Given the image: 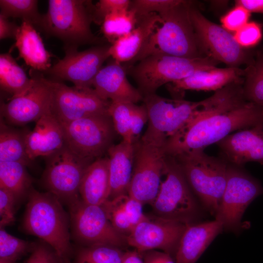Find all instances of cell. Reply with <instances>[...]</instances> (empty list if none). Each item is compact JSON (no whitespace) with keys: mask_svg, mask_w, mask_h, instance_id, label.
I'll list each match as a JSON object with an SVG mask.
<instances>
[{"mask_svg":"<svg viewBox=\"0 0 263 263\" xmlns=\"http://www.w3.org/2000/svg\"><path fill=\"white\" fill-rule=\"evenodd\" d=\"M35 244L17 238L0 228V259L17 262L28 252H31Z\"/></svg>","mask_w":263,"mask_h":263,"instance_id":"36","label":"cell"},{"mask_svg":"<svg viewBox=\"0 0 263 263\" xmlns=\"http://www.w3.org/2000/svg\"><path fill=\"white\" fill-rule=\"evenodd\" d=\"M34 78H28L23 69L17 63L10 53L0 55V89L11 97L19 96L33 85Z\"/></svg>","mask_w":263,"mask_h":263,"instance_id":"30","label":"cell"},{"mask_svg":"<svg viewBox=\"0 0 263 263\" xmlns=\"http://www.w3.org/2000/svg\"><path fill=\"white\" fill-rule=\"evenodd\" d=\"M71 237L83 246L128 245L127 236L116 230L101 206L89 205L78 196L67 203Z\"/></svg>","mask_w":263,"mask_h":263,"instance_id":"9","label":"cell"},{"mask_svg":"<svg viewBox=\"0 0 263 263\" xmlns=\"http://www.w3.org/2000/svg\"><path fill=\"white\" fill-rule=\"evenodd\" d=\"M135 143L122 140L112 145L107 151L109 160L110 192L109 200L128 195L135 156Z\"/></svg>","mask_w":263,"mask_h":263,"instance_id":"25","label":"cell"},{"mask_svg":"<svg viewBox=\"0 0 263 263\" xmlns=\"http://www.w3.org/2000/svg\"><path fill=\"white\" fill-rule=\"evenodd\" d=\"M33 179L26 166L18 162H0V188L13 193L19 200L28 193Z\"/></svg>","mask_w":263,"mask_h":263,"instance_id":"31","label":"cell"},{"mask_svg":"<svg viewBox=\"0 0 263 263\" xmlns=\"http://www.w3.org/2000/svg\"><path fill=\"white\" fill-rule=\"evenodd\" d=\"M138 62L127 68L143 96L196 72L214 69L219 63L207 56L188 58L163 54H151Z\"/></svg>","mask_w":263,"mask_h":263,"instance_id":"5","label":"cell"},{"mask_svg":"<svg viewBox=\"0 0 263 263\" xmlns=\"http://www.w3.org/2000/svg\"><path fill=\"white\" fill-rule=\"evenodd\" d=\"M174 158L189 186L203 206L216 215L225 188L228 163L197 150Z\"/></svg>","mask_w":263,"mask_h":263,"instance_id":"7","label":"cell"},{"mask_svg":"<svg viewBox=\"0 0 263 263\" xmlns=\"http://www.w3.org/2000/svg\"><path fill=\"white\" fill-rule=\"evenodd\" d=\"M27 132L10 127L0 118V162H18L26 166L31 164L25 144Z\"/></svg>","mask_w":263,"mask_h":263,"instance_id":"29","label":"cell"},{"mask_svg":"<svg viewBox=\"0 0 263 263\" xmlns=\"http://www.w3.org/2000/svg\"><path fill=\"white\" fill-rule=\"evenodd\" d=\"M114 129L122 140L135 144L147 121L148 115L144 104L111 101L108 109Z\"/></svg>","mask_w":263,"mask_h":263,"instance_id":"26","label":"cell"},{"mask_svg":"<svg viewBox=\"0 0 263 263\" xmlns=\"http://www.w3.org/2000/svg\"><path fill=\"white\" fill-rule=\"evenodd\" d=\"M17 263L16 262H15L13 261L0 259V263Z\"/></svg>","mask_w":263,"mask_h":263,"instance_id":"49","label":"cell"},{"mask_svg":"<svg viewBox=\"0 0 263 263\" xmlns=\"http://www.w3.org/2000/svg\"><path fill=\"white\" fill-rule=\"evenodd\" d=\"M123 205L125 210L133 226L145 220L148 216L143 212V204L138 200L128 195L123 196Z\"/></svg>","mask_w":263,"mask_h":263,"instance_id":"44","label":"cell"},{"mask_svg":"<svg viewBox=\"0 0 263 263\" xmlns=\"http://www.w3.org/2000/svg\"><path fill=\"white\" fill-rule=\"evenodd\" d=\"M244 73V69L239 67H216L196 72L166 86L173 98L183 99L187 90L217 91L233 83L243 82Z\"/></svg>","mask_w":263,"mask_h":263,"instance_id":"21","label":"cell"},{"mask_svg":"<svg viewBox=\"0 0 263 263\" xmlns=\"http://www.w3.org/2000/svg\"><path fill=\"white\" fill-rule=\"evenodd\" d=\"M61 125L65 145L81 157H102L113 145L116 132L109 114L85 117Z\"/></svg>","mask_w":263,"mask_h":263,"instance_id":"12","label":"cell"},{"mask_svg":"<svg viewBox=\"0 0 263 263\" xmlns=\"http://www.w3.org/2000/svg\"><path fill=\"white\" fill-rule=\"evenodd\" d=\"M223 228L222 223L216 219L197 224H188L175 253V263H195Z\"/></svg>","mask_w":263,"mask_h":263,"instance_id":"23","label":"cell"},{"mask_svg":"<svg viewBox=\"0 0 263 263\" xmlns=\"http://www.w3.org/2000/svg\"><path fill=\"white\" fill-rule=\"evenodd\" d=\"M124 252L106 244L82 246L75 253L73 263H122Z\"/></svg>","mask_w":263,"mask_h":263,"instance_id":"35","label":"cell"},{"mask_svg":"<svg viewBox=\"0 0 263 263\" xmlns=\"http://www.w3.org/2000/svg\"><path fill=\"white\" fill-rule=\"evenodd\" d=\"M166 142L144 135L135 143L132 175L128 194L143 205L156 197L164 173Z\"/></svg>","mask_w":263,"mask_h":263,"instance_id":"8","label":"cell"},{"mask_svg":"<svg viewBox=\"0 0 263 263\" xmlns=\"http://www.w3.org/2000/svg\"><path fill=\"white\" fill-rule=\"evenodd\" d=\"M181 0H134L131 2L130 9L139 18L151 13L158 14L178 4Z\"/></svg>","mask_w":263,"mask_h":263,"instance_id":"38","label":"cell"},{"mask_svg":"<svg viewBox=\"0 0 263 263\" xmlns=\"http://www.w3.org/2000/svg\"><path fill=\"white\" fill-rule=\"evenodd\" d=\"M50 113L61 124L90 116L109 114L111 101L102 99L93 87L68 86L49 80Z\"/></svg>","mask_w":263,"mask_h":263,"instance_id":"13","label":"cell"},{"mask_svg":"<svg viewBox=\"0 0 263 263\" xmlns=\"http://www.w3.org/2000/svg\"><path fill=\"white\" fill-rule=\"evenodd\" d=\"M263 126V106L246 101L244 94L191 121L167 141L168 156L178 155L217 144L240 130Z\"/></svg>","mask_w":263,"mask_h":263,"instance_id":"1","label":"cell"},{"mask_svg":"<svg viewBox=\"0 0 263 263\" xmlns=\"http://www.w3.org/2000/svg\"><path fill=\"white\" fill-rule=\"evenodd\" d=\"M26 263H65L49 245L35 244Z\"/></svg>","mask_w":263,"mask_h":263,"instance_id":"43","label":"cell"},{"mask_svg":"<svg viewBox=\"0 0 263 263\" xmlns=\"http://www.w3.org/2000/svg\"><path fill=\"white\" fill-rule=\"evenodd\" d=\"M244 71L243 88L245 99L263 106V54L259 53Z\"/></svg>","mask_w":263,"mask_h":263,"instance_id":"32","label":"cell"},{"mask_svg":"<svg viewBox=\"0 0 263 263\" xmlns=\"http://www.w3.org/2000/svg\"><path fill=\"white\" fill-rule=\"evenodd\" d=\"M19 26L0 15V39L16 38Z\"/></svg>","mask_w":263,"mask_h":263,"instance_id":"46","label":"cell"},{"mask_svg":"<svg viewBox=\"0 0 263 263\" xmlns=\"http://www.w3.org/2000/svg\"><path fill=\"white\" fill-rule=\"evenodd\" d=\"M92 87L103 99L136 103L143 96L129 82L126 68L114 60L102 67L94 77Z\"/></svg>","mask_w":263,"mask_h":263,"instance_id":"20","label":"cell"},{"mask_svg":"<svg viewBox=\"0 0 263 263\" xmlns=\"http://www.w3.org/2000/svg\"><path fill=\"white\" fill-rule=\"evenodd\" d=\"M250 16L247 10L236 5L221 18L222 26L229 32L235 33L248 22Z\"/></svg>","mask_w":263,"mask_h":263,"instance_id":"41","label":"cell"},{"mask_svg":"<svg viewBox=\"0 0 263 263\" xmlns=\"http://www.w3.org/2000/svg\"><path fill=\"white\" fill-rule=\"evenodd\" d=\"M189 13L199 47L204 56L230 67L248 66L253 61L251 54L238 44L233 35L207 19L194 2Z\"/></svg>","mask_w":263,"mask_h":263,"instance_id":"11","label":"cell"},{"mask_svg":"<svg viewBox=\"0 0 263 263\" xmlns=\"http://www.w3.org/2000/svg\"><path fill=\"white\" fill-rule=\"evenodd\" d=\"M140 254L145 263H176L171 255L165 252L151 250Z\"/></svg>","mask_w":263,"mask_h":263,"instance_id":"45","label":"cell"},{"mask_svg":"<svg viewBox=\"0 0 263 263\" xmlns=\"http://www.w3.org/2000/svg\"><path fill=\"white\" fill-rule=\"evenodd\" d=\"M138 18L131 9L110 14L104 19L101 30L106 38L112 44L118 38L132 30L136 25Z\"/></svg>","mask_w":263,"mask_h":263,"instance_id":"34","label":"cell"},{"mask_svg":"<svg viewBox=\"0 0 263 263\" xmlns=\"http://www.w3.org/2000/svg\"><path fill=\"white\" fill-rule=\"evenodd\" d=\"M27 153L31 161L39 156L46 157L65 145L62 125L50 113L36 122L31 131L25 136Z\"/></svg>","mask_w":263,"mask_h":263,"instance_id":"22","label":"cell"},{"mask_svg":"<svg viewBox=\"0 0 263 263\" xmlns=\"http://www.w3.org/2000/svg\"><path fill=\"white\" fill-rule=\"evenodd\" d=\"M48 10L43 15L40 30L49 36L57 38L65 45L101 44L91 29L93 22L91 1L49 0Z\"/></svg>","mask_w":263,"mask_h":263,"instance_id":"6","label":"cell"},{"mask_svg":"<svg viewBox=\"0 0 263 263\" xmlns=\"http://www.w3.org/2000/svg\"><path fill=\"white\" fill-rule=\"evenodd\" d=\"M217 145L223 159L241 166L255 162L263 164V126H257L238 131L227 136Z\"/></svg>","mask_w":263,"mask_h":263,"instance_id":"19","label":"cell"},{"mask_svg":"<svg viewBox=\"0 0 263 263\" xmlns=\"http://www.w3.org/2000/svg\"><path fill=\"white\" fill-rule=\"evenodd\" d=\"M225 88L199 102L169 99L155 94L143 96L148 115V126L144 135L167 142L187 124L221 106L228 97Z\"/></svg>","mask_w":263,"mask_h":263,"instance_id":"3","label":"cell"},{"mask_svg":"<svg viewBox=\"0 0 263 263\" xmlns=\"http://www.w3.org/2000/svg\"><path fill=\"white\" fill-rule=\"evenodd\" d=\"M162 23V19L157 13L138 18L136 25L132 30L111 44V56L119 63H129L136 57Z\"/></svg>","mask_w":263,"mask_h":263,"instance_id":"24","label":"cell"},{"mask_svg":"<svg viewBox=\"0 0 263 263\" xmlns=\"http://www.w3.org/2000/svg\"><path fill=\"white\" fill-rule=\"evenodd\" d=\"M157 195L150 204L157 216L190 223L198 214V206L176 159L168 156Z\"/></svg>","mask_w":263,"mask_h":263,"instance_id":"10","label":"cell"},{"mask_svg":"<svg viewBox=\"0 0 263 263\" xmlns=\"http://www.w3.org/2000/svg\"><path fill=\"white\" fill-rule=\"evenodd\" d=\"M110 192L108 158L100 157L86 169L80 184L79 195L87 204L101 206L109 200Z\"/></svg>","mask_w":263,"mask_h":263,"instance_id":"28","label":"cell"},{"mask_svg":"<svg viewBox=\"0 0 263 263\" xmlns=\"http://www.w3.org/2000/svg\"><path fill=\"white\" fill-rule=\"evenodd\" d=\"M45 158L42 180L47 191L66 204L79 196V188L82 177L95 160L79 156L65 145Z\"/></svg>","mask_w":263,"mask_h":263,"instance_id":"14","label":"cell"},{"mask_svg":"<svg viewBox=\"0 0 263 263\" xmlns=\"http://www.w3.org/2000/svg\"><path fill=\"white\" fill-rule=\"evenodd\" d=\"M194 2L181 0L178 4L159 14L162 23L128 67L154 54L188 58L205 56L199 47L190 17V8Z\"/></svg>","mask_w":263,"mask_h":263,"instance_id":"4","label":"cell"},{"mask_svg":"<svg viewBox=\"0 0 263 263\" xmlns=\"http://www.w3.org/2000/svg\"><path fill=\"white\" fill-rule=\"evenodd\" d=\"M131 2L129 0H99L95 5H93V21L98 25H101L107 15L129 10Z\"/></svg>","mask_w":263,"mask_h":263,"instance_id":"39","label":"cell"},{"mask_svg":"<svg viewBox=\"0 0 263 263\" xmlns=\"http://www.w3.org/2000/svg\"><path fill=\"white\" fill-rule=\"evenodd\" d=\"M188 224L158 216L154 218L147 217L134 226L127 236V244L139 253L159 249L175 256Z\"/></svg>","mask_w":263,"mask_h":263,"instance_id":"17","label":"cell"},{"mask_svg":"<svg viewBox=\"0 0 263 263\" xmlns=\"http://www.w3.org/2000/svg\"><path fill=\"white\" fill-rule=\"evenodd\" d=\"M122 263H145L143 257L137 250L124 252Z\"/></svg>","mask_w":263,"mask_h":263,"instance_id":"48","label":"cell"},{"mask_svg":"<svg viewBox=\"0 0 263 263\" xmlns=\"http://www.w3.org/2000/svg\"><path fill=\"white\" fill-rule=\"evenodd\" d=\"M38 3L36 0H0V15L21 19L40 30L43 15L38 12Z\"/></svg>","mask_w":263,"mask_h":263,"instance_id":"33","label":"cell"},{"mask_svg":"<svg viewBox=\"0 0 263 263\" xmlns=\"http://www.w3.org/2000/svg\"><path fill=\"white\" fill-rule=\"evenodd\" d=\"M18 199L11 192L0 188V227L3 228L15 221V207Z\"/></svg>","mask_w":263,"mask_h":263,"instance_id":"42","label":"cell"},{"mask_svg":"<svg viewBox=\"0 0 263 263\" xmlns=\"http://www.w3.org/2000/svg\"><path fill=\"white\" fill-rule=\"evenodd\" d=\"M27 197L23 229L51 247L65 263H70L74 253L70 242V216L62 202L53 193L39 192L33 186Z\"/></svg>","mask_w":263,"mask_h":263,"instance_id":"2","label":"cell"},{"mask_svg":"<svg viewBox=\"0 0 263 263\" xmlns=\"http://www.w3.org/2000/svg\"><path fill=\"white\" fill-rule=\"evenodd\" d=\"M235 4L243 6L250 13L263 14V0H236Z\"/></svg>","mask_w":263,"mask_h":263,"instance_id":"47","label":"cell"},{"mask_svg":"<svg viewBox=\"0 0 263 263\" xmlns=\"http://www.w3.org/2000/svg\"><path fill=\"white\" fill-rule=\"evenodd\" d=\"M33 77L34 82L26 92L1 103L0 118L7 124L22 126L36 122L50 113L51 92L48 79L43 75Z\"/></svg>","mask_w":263,"mask_h":263,"instance_id":"18","label":"cell"},{"mask_svg":"<svg viewBox=\"0 0 263 263\" xmlns=\"http://www.w3.org/2000/svg\"><path fill=\"white\" fill-rule=\"evenodd\" d=\"M15 40V46L18 50L19 56L27 65L43 72L52 66V55L46 50L42 38L31 23L22 21Z\"/></svg>","mask_w":263,"mask_h":263,"instance_id":"27","label":"cell"},{"mask_svg":"<svg viewBox=\"0 0 263 263\" xmlns=\"http://www.w3.org/2000/svg\"><path fill=\"white\" fill-rule=\"evenodd\" d=\"M262 194L263 187L257 179L240 166L228 163L226 185L215 219L224 228L237 231L247 207Z\"/></svg>","mask_w":263,"mask_h":263,"instance_id":"15","label":"cell"},{"mask_svg":"<svg viewBox=\"0 0 263 263\" xmlns=\"http://www.w3.org/2000/svg\"><path fill=\"white\" fill-rule=\"evenodd\" d=\"M234 37L238 44L243 48L253 47L257 44L262 38L261 25L258 22H247L237 32Z\"/></svg>","mask_w":263,"mask_h":263,"instance_id":"40","label":"cell"},{"mask_svg":"<svg viewBox=\"0 0 263 263\" xmlns=\"http://www.w3.org/2000/svg\"><path fill=\"white\" fill-rule=\"evenodd\" d=\"M111 44H100L79 52L77 47L65 45V56L45 72L57 79L69 81L74 86L93 87V80L111 56Z\"/></svg>","mask_w":263,"mask_h":263,"instance_id":"16","label":"cell"},{"mask_svg":"<svg viewBox=\"0 0 263 263\" xmlns=\"http://www.w3.org/2000/svg\"><path fill=\"white\" fill-rule=\"evenodd\" d=\"M124 195L108 200L101 206L114 228L127 236L131 232L133 226L124 207Z\"/></svg>","mask_w":263,"mask_h":263,"instance_id":"37","label":"cell"}]
</instances>
